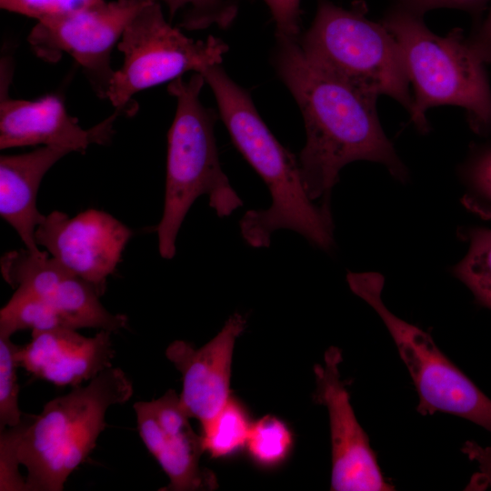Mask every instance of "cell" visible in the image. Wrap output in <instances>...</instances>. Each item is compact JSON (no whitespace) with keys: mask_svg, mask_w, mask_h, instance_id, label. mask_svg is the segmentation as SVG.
Listing matches in <instances>:
<instances>
[{"mask_svg":"<svg viewBox=\"0 0 491 491\" xmlns=\"http://www.w3.org/2000/svg\"><path fill=\"white\" fill-rule=\"evenodd\" d=\"M276 38V70L304 118L306 142L298 162L308 196L331 210L340 170L358 160L380 163L406 181L407 171L381 126L376 98L312 63L298 37Z\"/></svg>","mask_w":491,"mask_h":491,"instance_id":"cell-1","label":"cell"},{"mask_svg":"<svg viewBox=\"0 0 491 491\" xmlns=\"http://www.w3.org/2000/svg\"><path fill=\"white\" fill-rule=\"evenodd\" d=\"M199 73L211 87L230 137L271 195L266 209H252L239 221L240 233L252 247H268L272 234L289 229L324 251L334 246L331 211L307 195L296 156L278 142L259 115L251 96L221 67Z\"/></svg>","mask_w":491,"mask_h":491,"instance_id":"cell-2","label":"cell"},{"mask_svg":"<svg viewBox=\"0 0 491 491\" xmlns=\"http://www.w3.org/2000/svg\"><path fill=\"white\" fill-rule=\"evenodd\" d=\"M133 391L126 374L111 366L47 402L39 415H25L19 425L2 430L26 468V491L63 490L95 447L109 407L127 402Z\"/></svg>","mask_w":491,"mask_h":491,"instance_id":"cell-3","label":"cell"},{"mask_svg":"<svg viewBox=\"0 0 491 491\" xmlns=\"http://www.w3.org/2000/svg\"><path fill=\"white\" fill-rule=\"evenodd\" d=\"M381 23L396 38L413 88L411 121L422 133L432 107L463 108L477 134L491 132V85L485 63L466 42L463 30L446 36L432 32L422 16L391 5Z\"/></svg>","mask_w":491,"mask_h":491,"instance_id":"cell-4","label":"cell"},{"mask_svg":"<svg viewBox=\"0 0 491 491\" xmlns=\"http://www.w3.org/2000/svg\"><path fill=\"white\" fill-rule=\"evenodd\" d=\"M205 83L195 72L187 81L181 76L167 86L176 111L168 133L164 211L156 227L159 253L165 259L174 257L183 220L198 196L205 195L219 217L244 204L220 165L215 115L199 98Z\"/></svg>","mask_w":491,"mask_h":491,"instance_id":"cell-5","label":"cell"},{"mask_svg":"<svg viewBox=\"0 0 491 491\" xmlns=\"http://www.w3.org/2000/svg\"><path fill=\"white\" fill-rule=\"evenodd\" d=\"M366 14L363 1L344 8L317 0L315 18L299 45L315 65L372 97L395 99L409 113L413 98L400 47L384 25Z\"/></svg>","mask_w":491,"mask_h":491,"instance_id":"cell-6","label":"cell"},{"mask_svg":"<svg viewBox=\"0 0 491 491\" xmlns=\"http://www.w3.org/2000/svg\"><path fill=\"white\" fill-rule=\"evenodd\" d=\"M346 280L351 291L377 313L389 331L417 391V412L422 416L447 413L491 433V399L437 347L428 333L386 307L381 297L383 276L349 271Z\"/></svg>","mask_w":491,"mask_h":491,"instance_id":"cell-7","label":"cell"},{"mask_svg":"<svg viewBox=\"0 0 491 491\" xmlns=\"http://www.w3.org/2000/svg\"><path fill=\"white\" fill-rule=\"evenodd\" d=\"M124 64L115 71L106 98L115 110L135 113V95L171 82L188 71L221 64L227 45L213 35L194 40L173 27L163 15L160 1L146 5L128 24L117 44Z\"/></svg>","mask_w":491,"mask_h":491,"instance_id":"cell-8","label":"cell"},{"mask_svg":"<svg viewBox=\"0 0 491 491\" xmlns=\"http://www.w3.org/2000/svg\"><path fill=\"white\" fill-rule=\"evenodd\" d=\"M153 0H115L77 12L37 21L27 41L36 56L56 63L64 54L83 68L100 98L115 71L110 55L132 19Z\"/></svg>","mask_w":491,"mask_h":491,"instance_id":"cell-9","label":"cell"},{"mask_svg":"<svg viewBox=\"0 0 491 491\" xmlns=\"http://www.w3.org/2000/svg\"><path fill=\"white\" fill-rule=\"evenodd\" d=\"M342 351L330 346L324 366L316 365V389L314 399L328 412L332 471L330 489L334 491L395 490L384 477L368 436L356 419L349 394L342 382L339 365Z\"/></svg>","mask_w":491,"mask_h":491,"instance_id":"cell-10","label":"cell"},{"mask_svg":"<svg viewBox=\"0 0 491 491\" xmlns=\"http://www.w3.org/2000/svg\"><path fill=\"white\" fill-rule=\"evenodd\" d=\"M131 235L132 230L123 223L95 209L74 217L53 211L35 230L37 245L70 273L92 284L100 296Z\"/></svg>","mask_w":491,"mask_h":491,"instance_id":"cell-11","label":"cell"},{"mask_svg":"<svg viewBox=\"0 0 491 491\" xmlns=\"http://www.w3.org/2000/svg\"><path fill=\"white\" fill-rule=\"evenodd\" d=\"M134 410L144 445L169 478V484L160 490L216 488L214 472L199 463L204 453L201 436L193 430L175 390H167L157 399L138 401Z\"/></svg>","mask_w":491,"mask_h":491,"instance_id":"cell-12","label":"cell"},{"mask_svg":"<svg viewBox=\"0 0 491 491\" xmlns=\"http://www.w3.org/2000/svg\"><path fill=\"white\" fill-rule=\"evenodd\" d=\"M3 63V62H2ZM1 65L0 148L44 145L84 153L91 144H105L113 135L114 114L90 129H83L68 115L56 95L35 100L8 96L11 74Z\"/></svg>","mask_w":491,"mask_h":491,"instance_id":"cell-13","label":"cell"},{"mask_svg":"<svg viewBox=\"0 0 491 491\" xmlns=\"http://www.w3.org/2000/svg\"><path fill=\"white\" fill-rule=\"evenodd\" d=\"M246 318L234 313L222 329L200 348L176 340L165 350L166 358L182 375L180 403L201 426L209 422L230 399L231 368L236 338L246 328Z\"/></svg>","mask_w":491,"mask_h":491,"instance_id":"cell-14","label":"cell"},{"mask_svg":"<svg viewBox=\"0 0 491 491\" xmlns=\"http://www.w3.org/2000/svg\"><path fill=\"white\" fill-rule=\"evenodd\" d=\"M112 332L87 337L76 329L54 327L32 332L31 341L17 351L19 366L57 386H76L113 366Z\"/></svg>","mask_w":491,"mask_h":491,"instance_id":"cell-15","label":"cell"},{"mask_svg":"<svg viewBox=\"0 0 491 491\" xmlns=\"http://www.w3.org/2000/svg\"><path fill=\"white\" fill-rule=\"evenodd\" d=\"M69 153L65 148L44 145L28 153L0 157V215L35 256L46 255L35 241L36 227L45 217L36 207L40 183L46 172Z\"/></svg>","mask_w":491,"mask_h":491,"instance_id":"cell-16","label":"cell"},{"mask_svg":"<svg viewBox=\"0 0 491 491\" xmlns=\"http://www.w3.org/2000/svg\"><path fill=\"white\" fill-rule=\"evenodd\" d=\"M100 295L89 282L69 274L43 298L49 306L59 326L79 329L97 328L115 332L125 328L127 317L107 311Z\"/></svg>","mask_w":491,"mask_h":491,"instance_id":"cell-17","label":"cell"},{"mask_svg":"<svg viewBox=\"0 0 491 491\" xmlns=\"http://www.w3.org/2000/svg\"><path fill=\"white\" fill-rule=\"evenodd\" d=\"M252 424L246 407L231 396L223 408L201 426L204 452L212 458L235 454L246 446Z\"/></svg>","mask_w":491,"mask_h":491,"instance_id":"cell-18","label":"cell"},{"mask_svg":"<svg viewBox=\"0 0 491 491\" xmlns=\"http://www.w3.org/2000/svg\"><path fill=\"white\" fill-rule=\"evenodd\" d=\"M466 237L468 251L454 267V275L470 289L481 306L491 309V230L473 228Z\"/></svg>","mask_w":491,"mask_h":491,"instance_id":"cell-19","label":"cell"},{"mask_svg":"<svg viewBox=\"0 0 491 491\" xmlns=\"http://www.w3.org/2000/svg\"><path fill=\"white\" fill-rule=\"evenodd\" d=\"M294 437L287 425L266 415L253 422L246 447L252 460L260 466L274 467L289 456Z\"/></svg>","mask_w":491,"mask_h":491,"instance_id":"cell-20","label":"cell"},{"mask_svg":"<svg viewBox=\"0 0 491 491\" xmlns=\"http://www.w3.org/2000/svg\"><path fill=\"white\" fill-rule=\"evenodd\" d=\"M466 191L463 204L473 213L491 219V146L477 149L463 168Z\"/></svg>","mask_w":491,"mask_h":491,"instance_id":"cell-21","label":"cell"},{"mask_svg":"<svg viewBox=\"0 0 491 491\" xmlns=\"http://www.w3.org/2000/svg\"><path fill=\"white\" fill-rule=\"evenodd\" d=\"M19 347L10 336H0V431L19 425L25 416L18 405Z\"/></svg>","mask_w":491,"mask_h":491,"instance_id":"cell-22","label":"cell"},{"mask_svg":"<svg viewBox=\"0 0 491 491\" xmlns=\"http://www.w3.org/2000/svg\"><path fill=\"white\" fill-rule=\"evenodd\" d=\"M165 4L170 20L186 7L180 26L188 30L204 29L210 25L227 27L235 19L237 6L232 0H158Z\"/></svg>","mask_w":491,"mask_h":491,"instance_id":"cell-23","label":"cell"},{"mask_svg":"<svg viewBox=\"0 0 491 491\" xmlns=\"http://www.w3.org/2000/svg\"><path fill=\"white\" fill-rule=\"evenodd\" d=\"M105 2V0H0V7L40 21L93 7Z\"/></svg>","mask_w":491,"mask_h":491,"instance_id":"cell-24","label":"cell"},{"mask_svg":"<svg viewBox=\"0 0 491 491\" xmlns=\"http://www.w3.org/2000/svg\"><path fill=\"white\" fill-rule=\"evenodd\" d=\"M491 0H394L392 5L424 17L425 14L441 8L468 13L476 21L486 12Z\"/></svg>","mask_w":491,"mask_h":491,"instance_id":"cell-25","label":"cell"},{"mask_svg":"<svg viewBox=\"0 0 491 491\" xmlns=\"http://www.w3.org/2000/svg\"><path fill=\"white\" fill-rule=\"evenodd\" d=\"M276 27V36L298 37L300 0H263Z\"/></svg>","mask_w":491,"mask_h":491,"instance_id":"cell-26","label":"cell"},{"mask_svg":"<svg viewBox=\"0 0 491 491\" xmlns=\"http://www.w3.org/2000/svg\"><path fill=\"white\" fill-rule=\"evenodd\" d=\"M461 451L470 460L478 464L480 471L472 477L468 487L482 489V487L491 486V446H482L473 440H467L464 443Z\"/></svg>","mask_w":491,"mask_h":491,"instance_id":"cell-27","label":"cell"},{"mask_svg":"<svg viewBox=\"0 0 491 491\" xmlns=\"http://www.w3.org/2000/svg\"><path fill=\"white\" fill-rule=\"evenodd\" d=\"M466 42L485 64H491V4L476 21L473 30L466 36Z\"/></svg>","mask_w":491,"mask_h":491,"instance_id":"cell-28","label":"cell"}]
</instances>
